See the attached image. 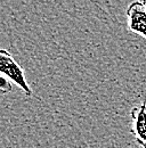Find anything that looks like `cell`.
Returning <instances> with one entry per match:
<instances>
[{
	"instance_id": "5",
	"label": "cell",
	"mask_w": 146,
	"mask_h": 148,
	"mask_svg": "<svg viewBox=\"0 0 146 148\" xmlns=\"http://www.w3.org/2000/svg\"><path fill=\"white\" fill-rule=\"evenodd\" d=\"M144 6H145V10H146V1L144 2Z\"/></svg>"
},
{
	"instance_id": "2",
	"label": "cell",
	"mask_w": 146,
	"mask_h": 148,
	"mask_svg": "<svg viewBox=\"0 0 146 148\" xmlns=\"http://www.w3.org/2000/svg\"><path fill=\"white\" fill-rule=\"evenodd\" d=\"M128 30L146 39V10L144 2L134 1L127 9Z\"/></svg>"
},
{
	"instance_id": "3",
	"label": "cell",
	"mask_w": 146,
	"mask_h": 148,
	"mask_svg": "<svg viewBox=\"0 0 146 148\" xmlns=\"http://www.w3.org/2000/svg\"><path fill=\"white\" fill-rule=\"evenodd\" d=\"M131 132L139 148H146V100L130 111Z\"/></svg>"
},
{
	"instance_id": "4",
	"label": "cell",
	"mask_w": 146,
	"mask_h": 148,
	"mask_svg": "<svg viewBox=\"0 0 146 148\" xmlns=\"http://www.w3.org/2000/svg\"><path fill=\"white\" fill-rule=\"evenodd\" d=\"M0 90H1V92L2 93H8L13 90V86H12V83L8 82L3 75L0 76Z\"/></svg>"
},
{
	"instance_id": "1",
	"label": "cell",
	"mask_w": 146,
	"mask_h": 148,
	"mask_svg": "<svg viewBox=\"0 0 146 148\" xmlns=\"http://www.w3.org/2000/svg\"><path fill=\"white\" fill-rule=\"evenodd\" d=\"M0 71L1 75L7 76L9 80L16 83L25 96L31 97L33 95L31 87L29 86L25 79L24 70L18 63L15 62V59L12 57L9 51H7L6 49L0 50Z\"/></svg>"
}]
</instances>
